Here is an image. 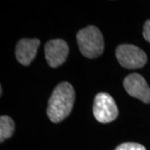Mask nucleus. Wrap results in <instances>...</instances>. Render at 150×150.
<instances>
[{"instance_id":"4","label":"nucleus","mask_w":150,"mask_h":150,"mask_svg":"<svg viewBox=\"0 0 150 150\" xmlns=\"http://www.w3.org/2000/svg\"><path fill=\"white\" fill-rule=\"evenodd\" d=\"M116 57L123 68L134 69L142 68L147 63L144 50L133 44H121L116 49Z\"/></svg>"},{"instance_id":"10","label":"nucleus","mask_w":150,"mask_h":150,"mask_svg":"<svg viewBox=\"0 0 150 150\" xmlns=\"http://www.w3.org/2000/svg\"><path fill=\"white\" fill-rule=\"evenodd\" d=\"M143 35L146 41L150 43V19L145 22L143 30Z\"/></svg>"},{"instance_id":"5","label":"nucleus","mask_w":150,"mask_h":150,"mask_svg":"<svg viewBox=\"0 0 150 150\" xmlns=\"http://www.w3.org/2000/svg\"><path fill=\"white\" fill-rule=\"evenodd\" d=\"M123 87L129 95L145 103H150V88L144 78L139 74L128 75L123 80Z\"/></svg>"},{"instance_id":"2","label":"nucleus","mask_w":150,"mask_h":150,"mask_svg":"<svg viewBox=\"0 0 150 150\" xmlns=\"http://www.w3.org/2000/svg\"><path fill=\"white\" fill-rule=\"evenodd\" d=\"M77 42L81 54L86 58L94 59L103 52V37L95 26H88L79 30L77 33Z\"/></svg>"},{"instance_id":"1","label":"nucleus","mask_w":150,"mask_h":150,"mask_svg":"<svg viewBox=\"0 0 150 150\" xmlns=\"http://www.w3.org/2000/svg\"><path fill=\"white\" fill-rule=\"evenodd\" d=\"M75 100L74 87L68 82L59 83L49 98L47 114L50 121L59 123L70 114Z\"/></svg>"},{"instance_id":"8","label":"nucleus","mask_w":150,"mask_h":150,"mask_svg":"<svg viewBox=\"0 0 150 150\" xmlns=\"http://www.w3.org/2000/svg\"><path fill=\"white\" fill-rule=\"evenodd\" d=\"M14 131V122L8 116H1L0 118V141L10 138Z\"/></svg>"},{"instance_id":"3","label":"nucleus","mask_w":150,"mask_h":150,"mask_svg":"<svg viewBox=\"0 0 150 150\" xmlns=\"http://www.w3.org/2000/svg\"><path fill=\"white\" fill-rule=\"evenodd\" d=\"M93 112L97 121L102 123H110L118 115L116 103L112 97L106 93H99L95 96Z\"/></svg>"},{"instance_id":"9","label":"nucleus","mask_w":150,"mask_h":150,"mask_svg":"<svg viewBox=\"0 0 150 150\" xmlns=\"http://www.w3.org/2000/svg\"><path fill=\"white\" fill-rule=\"evenodd\" d=\"M115 150H146V149L137 143H124L118 146Z\"/></svg>"},{"instance_id":"6","label":"nucleus","mask_w":150,"mask_h":150,"mask_svg":"<svg viewBox=\"0 0 150 150\" xmlns=\"http://www.w3.org/2000/svg\"><path fill=\"white\" fill-rule=\"evenodd\" d=\"M69 46L63 39H53L45 44V58L48 65L52 68H57L62 65L69 54Z\"/></svg>"},{"instance_id":"11","label":"nucleus","mask_w":150,"mask_h":150,"mask_svg":"<svg viewBox=\"0 0 150 150\" xmlns=\"http://www.w3.org/2000/svg\"><path fill=\"white\" fill-rule=\"evenodd\" d=\"M0 93H1V95L3 94V88H2V87H0Z\"/></svg>"},{"instance_id":"7","label":"nucleus","mask_w":150,"mask_h":150,"mask_svg":"<svg viewBox=\"0 0 150 150\" xmlns=\"http://www.w3.org/2000/svg\"><path fill=\"white\" fill-rule=\"evenodd\" d=\"M40 41L37 38H22L16 46L17 60L23 65H29L35 58Z\"/></svg>"}]
</instances>
